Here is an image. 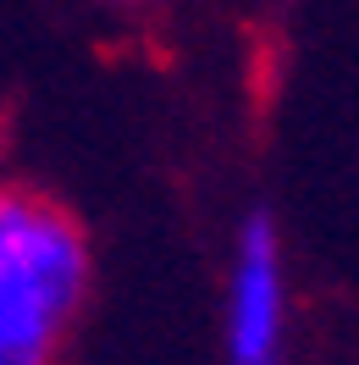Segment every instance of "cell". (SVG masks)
Wrapping results in <instances>:
<instances>
[{
    "label": "cell",
    "instance_id": "6da1fadb",
    "mask_svg": "<svg viewBox=\"0 0 359 365\" xmlns=\"http://www.w3.org/2000/svg\"><path fill=\"white\" fill-rule=\"evenodd\" d=\"M89 294V238L23 182H0V365H56Z\"/></svg>",
    "mask_w": 359,
    "mask_h": 365
},
{
    "label": "cell",
    "instance_id": "7a4b0ae2",
    "mask_svg": "<svg viewBox=\"0 0 359 365\" xmlns=\"http://www.w3.org/2000/svg\"><path fill=\"white\" fill-rule=\"evenodd\" d=\"M222 343L227 365H282L288 360V260L282 238L266 210H254L232 260H227V294H222Z\"/></svg>",
    "mask_w": 359,
    "mask_h": 365
},
{
    "label": "cell",
    "instance_id": "3957f363",
    "mask_svg": "<svg viewBox=\"0 0 359 365\" xmlns=\"http://www.w3.org/2000/svg\"><path fill=\"white\" fill-rule=\"evenodd\" d=\"M100 6H111V11H138V6H150V0H100Z\"/></svg>",
    "mask_w": 359,
    "mask_h": 365
}]
</instances>
